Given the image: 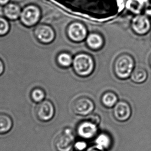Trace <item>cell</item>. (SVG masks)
<instances>
[{
	"label": "cell",
	"mask_w": 151,
	"mask_h": 151,
	"mask_svg": "<svg viewBox=\"0 0 151 151\" xmlns=\"http://www.w3.org/2000/svg\"><path fill=\"white\" fill-rule=\"evenodd\" d=\"M135 68L134 57L129 54L123 53L119 56L114 62V74L120 79H127L130 77Z\"/></svg>",
	"instance_id": "1"
},
{
	"label": "cell",
	"mask_w": 151,
	"mask_h": 151,
	"mask_svg": "<svg viewBox=\"0 0 151 151\" xmlns=\"http://www.w3.org/2000/svg\"><path fill=\"white\" fill-rule=\"evenodd\" d=\"M150 2V0H127L126 2V8L135 15L141 14Z\"/></svg>",
	"instance_id": "13"
},
{
	"label": "cell",
	"mask_w": 151,
	"mask_h": 151,
	"mask_svg": "<svg viewBox=\"0 0 151 151\" xmlns=\"http://www.w3.org/2000/svg\"><path fill=\"white\" fill-rule=\"evenodd\" d=\"M144 14L145 15L151 18V2H150L145 6V8L143 11Z\"/></svg>",
	"instance_id": "23"
},
{
	"label": "cell",
	"mask_w": 151,
	"mask_h": 151,
	"mask_svg": "<svg viewBox=\"0 0 151 151\" xmlns=\"http://www.w3.org/2000/svg\"><path fill=\"white\" fill-rule=\"evenodd\" d=\"M131 25L132 31L136 35L145 36L151 30V19L145 14L136 15L132 19Z\"/></svg>",
	"instance_id": "7"
},
{
	"label": "cell",
	"mask_w": 151,
	"mask_h": 151,
	"mask_svg": "<svg viewBox=\"0 0 151 151\" xmlns=\"http://www.w3.org/2000/svg\"><path fill=\"white\" fill-rule=\"evenodd\" d=\"M10 2H11V0H0V6L3 7Z\"/></svg>",
	"instance_id": "26"
},
{
	"label": "cell",
	"mask_w": 151,
	"mask_h": 151,
	"mask_svg": "<svg viewBox=\"0 0 151 151\" xmlns=\"http://www.w3.org/2000/svg\"><path fill=\"white\" fill-rule=\"evenodd\" d=\"M41 17V10L38 6L29 5L23 8L19 20L27 27L34 26L39 22Z\"/></svg>",
	"instance_id": "5"
},
{
	"label": "cell",
	"mask_w": 151,
	"mask_h": 151,
	"mask_svg": "<svg viewBox=\"0 0 151 151\" xmlns=\"http://www.w3.org/2000/svg\"><path fill=\"white\" fill-rule=\"evenodd\" d=\"M148 74L146 70L141 67L134 68L130 78L133 82L136 83H142L147 80Z\"/></svg>",
	"instance_id": "17"
},
{
	"label": "cell",
	"mask_w": 151,
	"mask_h": 151,
	"mask_svg": "<svg viewBox=\"0 0 151 151\" xmlns=\"http://www.w3.org/2000/svg\"><path fill=\"white\" fill-rule=\"evenodd\" d=\"M30 96L33 102L38 104L45 100V93L41 88H34L32 90Z\"/></svg>",
	"instance_id": "19"
},
{
	"label": "cell",
	"mask_w": 151,
	"mask_h": 151,
	"mask_svg": "<svg viewBox=\"0 0 151 151\" xmlns=\"http://www.w3.org/2000/svg\"><path fill=\"white\" fill-rule=\"evenodd\" d=\"M149 64L150 66V67L151 68V54L150 55V57L149 58Z\"/></svg>",
	"instance_id": "27"
},
{
	"label": "cell",
	"mask_w": 151,
	"mask_h": 151,
	"mask_svg": "<svg viewBox=\"0 0 151 151\" xmlns=\"http://www.w3.org/2000/svg\"><path fill=\"white\" fill-rule=\"evenodd\" d=\"M34 33L37 39L43 44H50L55 39V32L52 28L47 25H38Z\"/></svg>",
	"instance_id": "11"
},
{
	"label": "cell",
	"mask_w": 151,
	"mask_h": 151,
	"mask_svg": "<svg viewBox=\"0 0 151 151\" xmlns=\"http://www.w3.org/2000/svg\"><path fill=\"white\" fill-rule=\"evenodd\" d=\"M86 151H106L102 149L100 147H97L96 145H93L92 147H88Z\"/></svg>",
	"instance_id": "25"
},
{
	"label": "cell",
	"mask_w": 151,
	"mask_h": 151,
	"mask_svg": "<svg viewBox=\"0 0 151 151\" xmlns=\"http://www.w3.org/2000/svg\"><path fill=\"white\" fill-rule=\"evenodd\" d=\"M72 110L79 116H86L91 114L95 109L93 101L87 96H81L72 104Z\"/></svg>",
	"instance_id": "6"
},
{
	"label": "cell",
	"mask_w": 151,
	"mask_h": 151,
	"mask_svg": "<svg viewBox=\"0 0 151 151\" xmlns=\"http://www.w3.org/2000/svg\"><path fill=\"white\" fill-rule=\"evenodd\" d=\"M73 58L69 53L63 52L59 54L57 57V62L63 68H68L73 63Z\"/></svg>",
	"instance_id": "20"
},
{
	"label": "cell",
	"mask_w": 151,
	"mask_h": 151,
	"mask_svg": "<svg viewBox=\"0 0 151 151\" xmlns=\"http://www.w3.org/2000/svg\"><path fill=\"white\" fill-rule=\"evenodd\" d=\"M132 108L130 105L124 100L118 102L113 108V115L114 118L121 122L129 120L132 115Z\"/></svg>",
	"instance_id": "9"
},
{
	"label": "cell",
	"mask_w": 151,
	"mask_h": 151,
	"mask_svg": "<svg viewBox=\"0 0 151 151\" xmlns=\"http://www.w3.org/2000/svg\"><path fill=\"white\" fill-rule=\"evenodd\" d=\"M75 136L71 129L65 128L56 137L54 146L56 151H71L75 143Z\"/></svg>",
	"instance_id": "3"
},
{
	"label": "cell",
	"mask_w": 151,
	"mask_h": 151,
	"mask_svg": "<svg viewBox=\"0 0 151 151\" xmlns=\"http://www.w3.org/2000/svg\"><path fill=\"white\" fill-rule=\"evenodd\" d=\"M22 9L16 2H10L2 7V16L9 21L19 19Z\"/></svg>",
	"instance_id": "12"
},
{
	"label": "cell",
	"mask_w": 151,
	"mask_h": 151,
	"mask_svg": "<svg viewBox=\"0 0 151 151\" xmlns=\"http://www.w3.org/2000/svg\"><path fill=\"white\" fill-rule=\"evenodd\" d=\"M67 34L72 41L81 42L84 41L87 36V30L83 24L75 22L70 25L68 28Z\"/></svg>",
	"instance_id": "10"
},
{
	"label": "cell",
	"mask_w": 151,
	"mask_h": 151,
	"mask_svg": "<svg viewBox=\"0 0 151 151\" xmlns=\"http://www.w3.org/2000/svg\"><path fill=\"white\" fill-rule=\"evenodd\" d=\"M87 44L91 49H100L104 44L103 37L98 33H91L87 37Z\"/></svg>",
	"instance_id": "18"
},
{
	"label": "cell",
	"mask_w": 151,
	"mask_h": 151,
	"mask_svg": "<svg viewBox=\"0 0 151 151\" xmlns=\"http://www.w3.org/2000/svg\"><path fill=\"white\" fill-rule=\"evenodd\" d=\"M88 149V144L86 140H79L75 141L73 147L72 148V151H86Z\"/></svg>",
	"instance_id": "22"
},
{
	"label": "cell",
	"mask_w": 151,
	"mask_h": 151,
	"mask_svg": "<svg viewBox=\"0 0 151 151\" xmlns=\"http://www.w3.org/2000/svg\"><path fill=\"white\" fill-rule=\"evenodd\" d=\"M95 143L97 147L106 151L112 146V138L107 133H101L96 137Z\"/></svg>",
	"instance_id": "15"
},
{
	"label": "cell",
	"mask_w": 151,
	"mask_h": 151,
	"mask_svg": "<svg viewBox=\"0 0 151 151\" xmlns=\"http://www.w3.org/2000/svg\"><path fill=\"white\" fill-rule=\"evenodd\" d=\"M10 29L9 21L3 16H0V37H4L8 35Z\"/></svg>",
	"instance_id": "21"
},
{
	"label": "cell",
	"mask_w": 151,
	"mask_h": 151,
	"mask_svg": "<svg viewBox=\"0 0 151 151\" xmlns=\"http://www.w3.org/2000/svg\"><path fill=\"white\" fill-rule=\"evenodd\" d=\"M35 113L39 121L47 122L52 120L55 116V106L50 100H44L38 104L35 108Z\"/></svg>",
	"instance_id": "8"
},
{
	"label": "cell",
	"mask_w": 151,
	"mask_h": 151,
	"mask_svg": "<svg viewBox=\"0 0 151 151\" xmlns=\"http://www.w3.org/2000/svg\"><path fill=\"white\" fill-rule=\"evenodd\" d=\"M5 70V64L3 60L0 57V77L2 76Z\"/></svg>",
	"instance_id": "24"
},
{
	"label": "cell",
	"mask_w": 151,
	"mask_h": 151,
	"mask_svg": "<svg viewBox=\"0 0 151 151\" xmlns=\"http://www.w3.org/2000/svg\"><path fill=\"white\" fill-rule=\"evenodd\" d=\"M13 125V120L9 114L0 113V135L9 133L12 129Z\"/></svg>",
	"instance_id": "14"
},
{
	"label": "cell",
	"mask_w": 151,
	"mask_h": 151,
	"mask_svg": "<svg viewBox=\"0 0 151 151\" xmlns=\"http://www.w3.org/2000/svg\"><path fill=\"white\" fill-rule=\"evenodd\" d=\"M101 102L103 106L107 108H114L118 101V96L114 92L107 91L101 97Z\"/></svg>",
	"instance_id": "16"
},
{
	"label": "cell",
	"mask_w": 151,
	"mask_h": 151,
	"mask_svg": "<svg viewBox=\"0 0 151 151\" xmlns=\"http://www.w3.org/2000/svg\"><path fill=\"white\" fill-rule=\"evenodd\" d=\"M99 125L89 117L80 122L76 127V134L78 137L85 140H88L96 136Z\"/></svg>",
	"instance_id": "4"
},
{
	"label": "cell",
	"mask_w": 151,
	"mask_h": 151,
	"mask_svg": "<svg viewBox=\"0 0 151 151\" xmlns=\"http://www.w3.org/2000/svg\"><path fill=\"white\" fill-rule=\"evenodd\" d=\"M74 71L81 77H87L94 70V63L90 55L86 53H80L76 55L72 63Z\"/></svg>",
	"instance_id": "2"
}]
</instances>
